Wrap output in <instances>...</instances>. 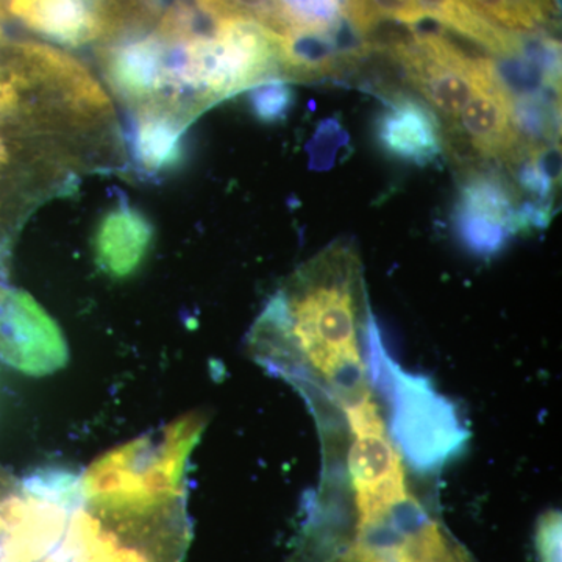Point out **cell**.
Wrapping results in <instances>:
<instances>
[{
	"label": "cell",
	"mask_w": 562,
	"mask_h": 562,
	"mask_svg": "<svg viewBox=\"0 0 562 562\" xmlns=\"http://www.w3.org/2000/svg\"><path fill=\"white\" fill-rule=\"evenodd\" d=\"M344 14L360 33L361 38L371 36L380 24L391 21L413 29L427 21L417 0H342Z\"/></svg>",
	"instance_id": "cell-13"
},
{
	"label": "cell",
	"mask_w": 562,
	"mask_h": 562,
	"mask_svg": "<svg viewBox=\"0 0 562 562\" xmlns=\"http://www.w3.org/2000/svg\"><path fill=\"white\" fill-rule=\"evenodd\" d=\"M166 41L151 31L131 33L103 47L105 79L132 106L160 102L165 90Z\"/></svg>",
	"instance_id": "cell-8"
},
{
	"label": "cell",
	"mask_w": 562,
	"mask_h": 562,
	"mask_svg": "<svg viewBox=\"0 0 562 562\" xmlns=\"http://www.w3.org/2000/svg\"><path fill=\"white\" fill-rule=\"evenodd\" d=\"M284 562H476L405 461L321 475Z\"/></svg>",
	"instance_id": "cell-1"
},
{
	"label": "cell",
	"mask_w": 562,
	"mask_h": 562,
	"mask_svg": "<svg viewBox=\"0 0 562 562\" xmlns=\"http://www.w3.org/2000/svg\"><path fill=\"white\" fill-rule=\"evenodd\" d=\"M3 69L24 81L27 90L40 88L77 120L103 117L111 111L101 85L76 58L36 43L11 44Z\"/></svg>",
	"instance_id": "cell-4"
},
{
	"label": "cell",
	"mask_w": 562,
	"mask_h": 562,
	"mask_svg": "<svg viewBox=\"0 0 562 562\" xmlns=\"http://www.w3.org/2000/svg\"><path fill=\"white\" fill-rule=\"evenodd\" d=\"M154 241V227L140 211L122 205L110 210L94 235V257L101 271L114 280L138 272Z\"/></svg>",
	"instance_id": "cell-10"
},
{
	"label": "cell",
	"mask_w": 562,
	"mask_h": 562,
	"mask_svg": "<svg viewBox=\"0 0 562 562\" xmlns=\"http://www.w3.org/2000/svg\"><path fill=\"white\" fill-rule=\"evenodd\" d=\"M21 92V88L0 70V125L20 111Z\"/></svg>",
	"instance_id": "cell-16"
},
{
	"label": "cell",
	"mask_w": 562,
	"mask_h": 562,
	"mask_svg": "<svg viewBox=\"0 0 562 562\" xmlns=\"http://www.w3.org/2000/svg\"><path fill=\"white\" fill-rule=\"evenodd\" d=\"M387 49L402 66L406 81L447 127L457 124L473 92L501 76L492 58L461 49L439 32L412 29L409 38L392 43Z\"/></svg>",
	"instance_id": "cell-3"
},
{
	"label": "cell",
	"mask_w": 562,
	"mask_h": 562,
	"mask_svg": "<svg viewBox=\"0 0 562 562\" xmlns=\"http://www.w3.org/2000/svg\"><path fill=\"white\" fill-rule=\"evenodd\" d=\"M379 380L391 416L392 439L417 472H431L453 457L468 439L452 403L427 379L405 373L386 355Z\"/></svg>",
	"instance_id": "cell-2"
},
{
	"label": "cell",
	"mask_w": 562,
	"mask_h": 562,
	"mask_svg": "<svg viewBox=\"0 0 562 562\" xmlns=\"http://www.w3.org/2000/svg\"><path fill=\"white\" fill-rule=\"evenodd\" d=\"M561 513H543L536 524L535 547L539 562H561Z\"/></svg>",
	"instance_id": "cell-15"
},
{
	"label": "cell",
	"mask_w": 562,
	"mask_h": 562,
	"mask_svg": "<svg viewBox=\"0 0 562 562\" xmlns=\"http://www.w3.org/2000/svg\"><path fill=\"white\" fill-rule=\"evenodd\" d=\"M251 113L265 124H277L288 116L294 103V91L283 79L262 81L251 88L249 94Z\"/></svg>",
	"instance_id": "cell-14"
},
{
	"label": "cell",
	"mask_w": 562,
	"mask_h": 562,
	"mask_svg": "<svg viewBox=\"0 0 562 562\" xmlns=\"http://www.w3.org/2000/svg\"><path fill=\"white\" fill-rule=\"evenodd\" d=\"M3 255H5V250H3V246L0 244V271H2L3 268Z\"/></svg>",
	"instance_id": "cell-17"
},
{
	"label": "cell",
	"mask_w": 562,
	"mask_h": 562,
	"mask_svg": "<svg viewBox=\"0 0 562 562\" xmlns=\"http://www.w3.org/2000/svg\"><path fill=\"white\" fill-rule=\"evenodd\" d=\"M342 0H277V35L288 32H331L341 27Z\"/></svg>",
	"instance_id": "cell-12"
},
{
	"label": "cell",
	"mask_w": 562,
	"mask_h": 562,
	"mask_svg": "<svg viewBox=\"0 0 562 562\" xmlns=\"http://www.w3.org/2000/svg\"><path fill=\"white\" fill-rule=\"evenodd\" d=\"M373 131L384 154L397 161L428 166L439 161L446 151L438 114L428 103L405 92L387 95Z\"/></svg>",
	"instance_id": "cell-7"
},
{
	"label": "cell",
	"mask_w": 562,
	"mask_h": 562,
	"mask_svg": "<svg viewBox=\"0 0 562 562\" xmlns=\"http://www.w3.org/2000/svg\"><path fill=\"white\" fill-rule=\"evenodd\" d=\"M462 138L480 158L516 168L536 147L520 135L514 121L513 91L503 74L483 85L461 110L457 124L443 131V138Z\"/></svg>",
	"instance_id": "cell-6"
},
{
	"label": "cell",
	"mask_w": 562,
	"mask_h": 562,
	"mask_svg": "<svg viewBox=\"0 0 562 562\" xmlns=\"http://www.w3.org/2000/svg\"><path fill=\"white\" fill-rule=\"evenodd\" d=\"M0 361L25 375L44 376L68 362L65 336L27 292L0 284Z\"/></svg>",
	"instance_id": "cell-5"
},
{
	"label": "cell",
	"mask_w": 562,
	"mask_h": 562,
	"mask_svg": "<svg viewBox=\"0 0 562 562\" xmlns=\"http://www.w3.org/2000/svg\"><path fill=\"white\" fill-rule=\"evenodd\" d=\"M462 2L484 21L517 35L542 31L554 14L552 0H462Z\"/></svg>",
	"instance_id": "cell-11"
},
{
	"label": "cell",
	"mask_w": 562,
	"mask_h": 562,
	"mask_svg": "<svg viewBox=\"0 0 562 562\" xmlns=\"http://www.w3.org/2000/svg\"><path fill=\"white\" fill-rule=\"evenodd\" d=\"M190 122L162 103L138 106L128 131L133 160L147 173H166L179 168L184 157V131Z\"/></svg>",
	"instance_id": "cell-9"
}]
</instances>
